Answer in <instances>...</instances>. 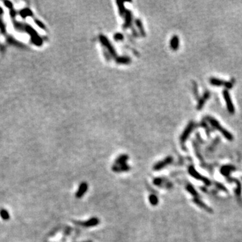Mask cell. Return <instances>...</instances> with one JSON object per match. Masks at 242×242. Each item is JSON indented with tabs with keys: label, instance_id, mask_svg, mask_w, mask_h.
I'll use <instances>...</instances> for the list:
<instances>
[{
	"label": "cell",
	"instance_id": "1",
	"mask_svg": "<svg viewBox=\"0 0 242 242\" xmlns=\"http://www.w3.org/2000/svg\"><path fill=\"white\" fill-rule=\"evenodd\" d=\"M186 190H187L190 193L194 196L193 202L195 203L196 204H197L198 206H199L200 208L204 209L205 211H208L209 213H212L213 212L212 209H211L210 207H209L208 206H207V205L205 204L200 199V198H198V193L196 192L195 189H194V188L192 187V185H190V184H188V185L186 186Z\"/></svg>",
	"mask_w": 242,
	"mask_h": 242
},
{
	"label": "cell",
	"instance_id": "2",
	"mask_svg": "<svg viewBox=\"0 0 242 242\" xmlns=\"http://www.w3.org/2000/svg\"><path fill=\"white\" fill-rule=\"evenodd\" d=\"M208 120L209 121V122H210L211 124V125L214 126L215 128L217 129V130H218L219 131H220V132L222 133L223 135L225 137V138L228 139L229 141H233V137L232 134L229 133L228 131H227L226 129L223 128V127L221 126L220 124H219V122L216 119H215V118H213L209 117Z\"/></svg>",
	"mask_w": 242,
	"mask_h": 242
},
{
	"label": "cell",
	"instance_id": "3",
	"mask_svg": "<svg viewBox=\"0 0 242 242\" xmlns=\"http://www.w3.org/2000/svg\"><path fill=\"white\" fill-rule=\"evenodd\" d=\"M128 159L126 155H122L116 159V165L113 166L112 170L114 172H126L130 170V167L126 164V161Z\"/></svg>",
	"mask_w": 242,
	"mask_h": 242
},
{
	"label": "cell",
	"instance_id": "4",
	"mask_svg": "<svg viewBox=\"0 0 242 242\" xmlns=\"http://www.w3.org/2000/svg\"><path fill=\"white\" fill-rule=\"evenodd\" d=\"M24 31L26 32V33L29 34L31 36V40L36 46H40L42 43V40L38 35L35 30L32 28L31 26L28 24H24Z\"/></svg>",
	"mask_w": 242,
	"mask_h": 242
},
{
	"label": "cell",
	"instance_id": "5",
	"mask_svg": "<svg viewBox=\"0 0 242 242\" xmlns=\"http://www.w3.org/2000/svg\"><path fill=\"white\" fill-rule=\"evenodd\" d=\"M188 172H189V174L192 176V177H194V178H196V179H197V180H200V181H202L205 184H206V185L209 186L211 184L210 180H209V179H207L206 178L204 177V176H201L200 174H198L197 171H196V170L194 169V167H192V166H190V167H188Z\"/></svg>",
	"mask_w": 242,
	"mask_h": 242
},
{
	"label": "cell",
	"instance_id": "6",
	"mask_svg": "<svg viewBox=\"0 0 242 242\" xmlns=\"http://www.w3.org/2000/svg\"><path fill=\"white\" fill-rule=\"evenodd\" d=\"M223 97H224L225 103H226L227 108L229 113L233 114L235 112V108L234 106H233V104L232 102V100H231L230 94H229V92L227 90H224L223 92Z\"/></svg>",
	"mask_w": 242,
	"mask_h": 242
},
{
	"label": "cell",
	"instance_id": "7",
	"mask_svg": "<svg viewBox=\"0 0 242 242\" xmlns=\"http://www.w3.org/2000/svg\"><path fill=\"white\" fill-rule=\"evenodd\" d=\"M172 160H173V159H172V157H168L167 158H165L164 160L161 161H159L157 163V164H155L154 165V167H153V169L155 170H160L161 169H163L165 167L166 165H169L172 162Z\"/></svg>",
	"mask_w": 242,
	"mask_h": 242
},
{
	"label": "cell",
	"instance_id": "8",
	"mask_svg": "<svg viewBox=\"0 0 242 242\" xmlns=\"http://www.w3.org/2000/svg\"><path fill=\"white\" fill-rule=\"evenodd\" d=\"M194 128V123H190L188 125V126L186 127V129L184 130V133H182V135L181 137V142L184 143L186 141V139H188V137H189L190 133H191L192 129Z\"/></svg>",
	"mask_w": 242,
	"mask_h": 242
},
{
	"label": "cell",
	"instance_id": "9",
	"mask_svg": "<svg viewBox=\"0 0 242 242\" xmlns=\"http://www.w3.org/2000/svg\"><path fill=\"white\" fill-rule=\"evenodd\" d=\"M88 188V186L87 183L85 182H83V183L81 184L79 186V189L77 190L76 193V197L77 198H81L84 195V194L87 192Z\"/></svg>",
	"mask_w": 242,
	"mask_h": 242
},
{
	"label": "cell",
	"instance_id": "10",
	"mask_svg": "<svg viewBox=\"0 0 242 242\" xmlns=\"http://www.w3.org/2000/svg\"><path fill=\"white\" fill-rule=\"evenodd\" d=\"M99 219H97V218H92L91 219H90L89 221H86V222H84V223H80L79 224L81 225H82L83 227H94L95 226V225H98V223H99Z\"/></svg>",
	"mask_w": 242,
	"mask_h": 242
},
{
	"label": "cell",
	"instance_id": "11",
	"mask_svg": "<svg viewBox=\"0 0 242 242\" xmlns=\"http://www.w3.org/2000/svg\"><path fill=\"white\" fill-rule=\"evenodd\" d=\"M210 83L213 85L215 86H222L225 85L226 86L227 81H224L223 80H221L220 79L215 78V77H213L210 79Z\"/></svg>",
	"mask_w": 242,
	"mask_h": 242
},
{
	"label": "cell",
	"instance_id": "12",
	"mask_svg": "<svg viewBox=\"0 0 242 242\" xmlns=\"http://www.w3.org/2000/svg\"><path fill=\"white\" fill-rule=\"evenodd\" d=\"M19 14L23 18H27L28 16H33V13L29 8H24V9L20 10Z\"/></svg>",
	"mask_w": 242,
	"mask_h": 242
},
{
	"label": "cell",
	"instance_id": "13",
	"mask_svg": "<svg viewBox=\"0 0 242 242\" xmlns=\"http://www.w3.org/2000/svg\"><path fill=\"white\" fill-rule=\"evenodd\" d=\"M209 96H210V94H209V92H206V93L204 94V95L203 97L201 98V99L200 100L199 102H198V109H201V108L203 107V106H204V104L205 103V102L206 101V100L208 99L209 98Z\"/></svg>",
	"mask_w": 242,
	"mask_h": 242
},
{
	"label": "cell",
	"instance_id": "14",
	"mask_svg": "<svg viewBox=\"0 0 242 242\" xmlns=\"http://www.w3.org/2000/svg\"><path fill=\"white\" fill-rule=\"evenodd\" d=\"M178 46H179V39H178V37L174 36L171 41L172 48L174 49V50H176L178 48Z\"/></svg>",
	"mask_w": 242,
	"mask_h": 242
},
{
	"label": "cell",
	"instance_id": "15",
	"mask_svg": "<svg viewBox=\"0 0 242 242\" xmlns=\"http://www.w3.org/2000/svg\"><path fill=\"white\" fill-rule=\"evenodd\" d=\"M13 24L16 30H19V31H24V24L20 23L17 21H14Z\"/></svg>",
	"mask_w": 242,
	"mask_h": 242
},
{
	"label": "cell",
	"instance_id": "16",
	"mask_svg": "<svg viewBox=\"0 0 242 242\" xmlns=\"http://www.w3.org/2000/svg\"><path fill=\"white\" fill-rule=\"evenodd\" d=\"M149 202H150L153 206H155V205H157V203H158V198H157V196L154 195V194H151V195L149 196Z\"/></svg>",
	"mask_w": 242,
	"mask_h": 242
},
{
	"label": "cell",
	"instance_id": "17",
	"mask_svg": "<svg viewBox=\"0 0 242 242\" xmlns=\"http://www.w3.org/2000/svg\"><path fill=\"white\" fill-rule=\"evenodd\" d=\"M8 42L10 43V44L15 45V46H23V44H22L21 42H18V41L15 40L14 38H13L12 37H10H10L8 38Z\"/></svg>",
	"mask_w": 242,
	"mask_h": 242
},
{
	"label": "cell",
	"instance_id": "18",
	"mask_svg": "<svg viewBox=\"0 0 242 242\" xmlns=\"http://www.w3.org/2000/svg\"><path fill=\"white\" fill-rule=\"evenodd\" d=\"M0 215H1V218L4 219V220H8L10 218V215L8 212L5 209H1L0 211Z\"/></svg>",
	"mask_w": 242,
	"mask_h": 242
},
{
	"label": "cell",
	"instance_id": "19",
	"mask_svg": "<svg viewBox=\"0 0 242 242\" xmlns=\"http://www.w3.org/2000/svg\"><path fill=\"white\" fill-rule=\"evenodd\" d=\"M0 31H1V33L3 34H5L6 33L5 25V24H4V22H3V20H2L1 18H0Z\"/></svg>",
	"mask_w": 242,
	"mask_h": 242
},
{
	"label": "cell",
	"instance_id": "20",
	"mask_svg": "<svg viewBox=\"0 0 242 242\" xmlns=\"http://www.w3.org/2000/svg\"><path fill=\"white\" fill-rule=\"evenodd\" d=\"M3 3H4V5H5L8 8H9V9L10 10L13 9V4H12L11 1H3Z\"/></svg>",
	"mask_w": 242,
	"mask_h": 242
},
{
	"label": "cell",
	"instance_id": "21",
	"mask_svg": "<svg viewBox=\"0 0 242 242\" xmlns=\"http://www.w3.org/2000/svg\"><path fill=\"white\" fill-rule=\"evenodd\" d=\"M34 22H35V23L37 24V25L39 26L40 28H43V29H45V26H44V24H43L42 22H41L40 21H39V20H34Z\"/></svg>",
	"mask_w": 242,
	"mask_h": 242
},
{
	"label": "cell",
	"instance_id": "22",
	"mask_svg": "<svg viewBox=\"0 0 242 242\" xmlns=\"http://www.w3.org/2000/svg\"><path fill=\"white\" fill-rule=\"evenodd\" d=\"M10 16H12V17H15V16H16V14H17V13H16V12L15 11V10H10Z\"/></svg>",
	"mask_w": 242,
	"mask_h": 242
},
{
	"label": "cell",
	"instance_id": "23",
	"mask_svg": "<svg viewBox=\"0 0 242 242\" xmlns=\"http://www.w3.org/2000/svg\"><path fill=\"white\" fill-rule=\"evenodd\" d=\"M3 14V8H2L1 7H0V16L1 15H2V14Z\"/></svg>",
	"mask_w": 242,
	"mask_h": 242
}]
</instances>
